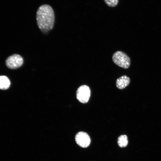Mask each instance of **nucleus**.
Returning a JSON list of instances; mask_svg holds the SVG:
<instances>
[{
  "mask_svg": "<svg viewBox=\"0 0 161 161\" xmlns=\"http://www.w3.org/2000/svg\"><path fill=\"white\" fill-rule=\"evenodd\" d=\"M36 19L38 26L42 32L47 33L53 28L55 20L54 11L48 4L40 6L36 12Z\"/></svg>",
  "mask_w": 161,
  "mask_h": 161,
  "instance_id": "nucleus-1",
  "label": "nucleus"
},
{
  "mask_svg": "<svg viewBox=\"0 0 161 161\" xmlns=\"http://www.w3.org/2000/svg\"><path fill=\"white\" fill-rule=\"evenodd\" d=\"M113 62L118 66L124 69H127L130 65V59L129 56L124 52L118 51L113 55Z\"/></svg>",
  "mask_w": 161,
  "mask_h": 161,
  "instance_id": "nucleus-2",
  "label": "nucleus"
},
{
  "mask_svg": "<svg viewBox=\"0 0 161 161\" xmlns=\"http://www.w3.org/2000/svg\"><path fill=\"white\" fill-rule=\"evenodd\" d=\"M91 95V90L89 86L82 85L77 89L76 96L78 100L81 103H86L88 101Z\"/></svg>",
  "mask_w": 161,
  "mask_h": 161,
  "instance_id": "nucleus-3",
  "label": "nucleus"
},
{
  "mask_svg": "<svg viewBox=\"0 0 161 161\" xmlns=\"http://www.w3.org/2000/svg\"><path fill=\"white\" fill-rule=\"evenodd\" d=\"M23 63V58L17 54H14L9 56L5 61L7 66L11 69H15L20 67L22 66Z\"/></svg>",
  "mask_w": 161,
  "mask_h": 161,
  "instance_id": "nucleus-4",
  "label": "nucleus"
},
{
  "mask_svg": "<svg viewBox=\"0 0 161 161\" xmlns=\"http://www.w3.org/2000/svg\"><path fill=\"white\" fill-rule=\"evenodd\" d=\"M75 140L77 144L83 148H86L90 145L91 139L89 135L83 131L78 132L75 136Z\"/></svg>",
  "mask_w": 161,
  "mask_h": 161,
  "instance_id": "nucleus-5",
  "label": "nucleus"
},
{
  "mask_svg": "<svg viewBox=\"0 0 161 161\" xmlns=\"http://www.w3.org/2000/svg\"><path fill=\"white\" fill-rule=\"evenodd\" d=\"M130 81L129 77L126 75H123L117 79L116 86L119 89H123L129 85Z\"/></svg>",
  "mask_w": 161,
  "mask_h": 161,
  "instance_id": "nucleus-6",
  "label": "nucleus"
},
{
  "mask_svg": "<svg viewBox=\"0 0 161 161\" xmlns=\"http://www.w3.org/2000/svg\"><path fill=\"white\" fill-rule=\"evenodd\" d=\"M10 81L5 76H0V89L4 90L8 89L10 86Z\"/></svg>",
  "mask_w": 161,
  "mask_h": 161,
  "instance_id": "nucleus-7",
  "label": "nucleus"
},
{
  "mask_svg": "<svg viewBox=\"0 0 161 161\" xmlns=\"http://www.w3.org/2000/svg\"><path fill=\"white\" fill-rule=\"evenodd\" d=\"M118 145L121 148L126 147L128 144L127 136L126 135H122L118 137L117 139Z\"/></svg>",
  "mask_w": 161,
  "mask_h": 161,
  "instance_id": "nucleus-8",
  "label": "nucleus"
},
{
  "mask_svg": "<svg viewBox=\"0 0 161 161\" xmlns=\"http://www.w3.org/2000/svg\"><path fill=\"white\" fill-rule=\"evenodd\" d=\"M105 3L110 7H114L118 4L119 0H104Z\"/></svg>",
  "mask_w": 161,
  "mask_h": 161,
  "instance_id": "nucleus-9",
  "label": "nucleus"
}]
</instances>
